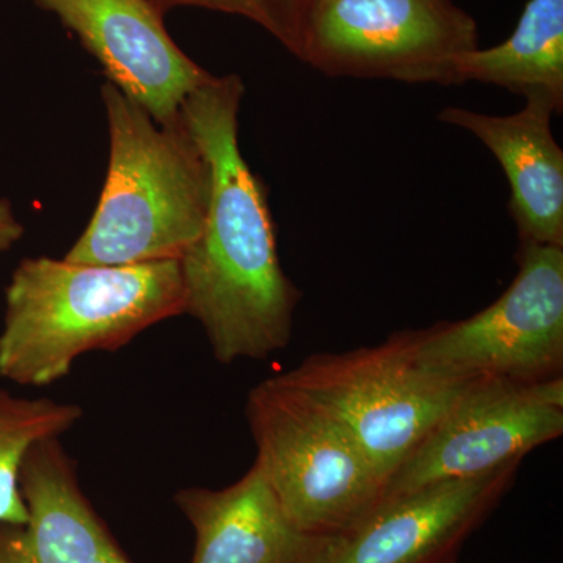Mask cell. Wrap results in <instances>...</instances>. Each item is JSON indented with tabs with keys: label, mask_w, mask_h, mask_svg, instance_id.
I'll return each mask as SVG.
<instances>
[{
	"label": "cell",
	"mask_w": 563,
	"mask_h": 563,
	"mask_svg": "<svg viewBox=\"0 0 563 563\" xmlns=\"http://www.w3.org/2000/svg\"><path fill=\"white\" fill-rule=\"evenodd\" d=\"M243 96L240 76H213L180 109L210 166L202 232L179 261L185 313L222 365L285 350L302 296L282 269L268 192L240 150Z\"/></svg>",
	"instance_id": "1"
},
{
	"label": "cell",
	"mask_w": 563,
	"mask_h": 563,
	"mask_svg": "<svg viewBox=\"0 0 563 563\" xmlns=\"http://www.w3.org/2000/svg\"><path fill=\"white\" fill-rule=\"evenodd\" d=\"M185 313L179 261L102 266L24 258L5 290L0 377L46 387L92 351L117 352Z\"/></svg>",
	"instance_id": "2"
},
{
	"label": "cell",
	"mask_w": 563,
	"mask_h": 563,
	"mask_svg": "<svg viewBox=\"0 0 563 563\" xmlns=\"http://www.w3.org/2000/svg\"><path fill=\"white\" fill-rule=\"evenodd\" d=\"M110 161L90 224L65 261L125 266L180 261L201 235L210 166L180 118L162 125L107 81Z\"/></svg>",
	"instance_id": "3"
},
{
	"label": "cell",
	"mask_w": 563,
	"mask_h": 563,
	"mask_svg": "<svg viewBox=\"0 0 563 563\" xmlns=\"http://www.w3.org/2000/svg\"><path fill=\"white\" fill-rule=\"evenodd\" d=\"M244 415L255 463L302 531L342 539L383 504L387 483L351 432L282 373L252 388Z\"/></svg>",
	"instance_id": "4"
},
{
	"label": "cell",
	"mask_w": 563,
	"mask_h": 563,
	"mask_svg": "<svg viewBox=\"0 0 563 563\" xmlns=\"http://www.w3.org/2000/svg\"><path fill=\"white\" fill-rule=\"evenodd\" d=\"M282 376L342 422L385 483L474 379L418 362L412 331L377 346L318 352Z\"/></svg>",
	"instance_id": "5"
},
{
	"label": "cell",
	"mask_w": 563,
	"mask_h": 563,
	"mask_svg": "<svg viewBox=\"0 0 563 563\" xmlns=\"http://www.w3.org/2000/svg\"><path fill=\"white\" fill-rule=\"evenodd\" d=\"M476 22L453 0H312L301 60L331 77L459 84Z\"/></svg>",
	"instance_id": "6"
},
{
	"label": "cell",
	"mask_w": 563,
	"mask_h": 563,
	"mask_svg": "<svg viewBox=\"0 0 563 563\" xmlns=\"http://www.w3.org/2000/svg\"><path fill=\"white\" fill-rule=\"evenodd\" d=\"M512 284L487 309L413 332L418 362L466 377L544 383L563 372V247L520 243Z\"/></svg>",
	"instance_id": "7"
},
{
	"label": "cell",
	"mask_w": 563,
	"mask_h": 563,
	"mask_svg": "<svg viewBox=\"0 0 563 563\" xmlns=\"http://www.w3.org/2000/svg\"><path fill=\"white\" fill-rule=\"evenodd\" d=\"M562 433L563 377L544 383L474 377L391 474L384 499L521 463Z\"/></svg>",
	"instance_id": "8"
},
{
	"label": "cell",
	"mask_w": 563,
	"mask_h": 563,
	"mask_svg": "<svg viewBox=\"0 0 563 563\" xmlns=\"http://www.w3.org/2000/svg\"><path fill=\"white\" fill-rule=\"evenodd\" d=\"M76 33L110 84L158 124H176L181 103L213 74L174 43L150 0H32Z\"/></svg>",
	"instance_id": "9"
},
{
	"label": "cell",
	"mask_w": 563,
	"mask_h": 563,
	"mask_svg": "<svg viewBox=\"0 0 563 563\" xmlns=\"http://www.w3.org/2000/svg\"><path fill=\"white\" fill-rule=\"evenodd\" d=\"M520 465L384 499L365 523L339 539L329 563H453L512 487Z\"/></svg>",
	"instance_id": "10"
},
{
	"label": "cell",
	"mask_w": 563,
	"mask_h": 563,
	"mask_svg": "<svg viewBox=\"0 0 563 563\" xmlns=\"http://www.w3.org/2000/svg\"><path fill=\"white\" fill-rule=\"evenodd\" d=\"M174 503L196 532L190 563H329L339 542L292 523L255 462L229 487L180 488Z\"/></svg>",
	"instance_id": "11"
},
{
	"label": "cell",
	"mask_w": 563,
	"mask_h": 563,
	"mask_svg": "<svg viewBox=\"0 0 563 563\" xmlns=\"http://www.w3.org/2000/svg\"><path fill=\"white\" fill-rule=\"evenodd\" d=\"M553 114L550 102L529 98L509 117L446 107L439 118L472 132L503 166L520 243L563 247V151L551 132Z\"/></svg>",
	"instance_id": "12"
},
{
	"label": "cell",
	"mask_w": 563,
	"mask_h": 563,
	"mask_svg": "<svg viewBox=\"0 0 563 563\" xmlns=\"http://www.w3.org/2000/svg\"><path fill=\"white\" fill-rule=\"evenodd\" d=\"M20 492L27 512L22 543L31 563H92L122 551L81 492L76 462L60 437L29 448Z\"/></svg>",
	"instance_id": "13"
},
{
	"label": "cell",
	"mask_w": 563,
	"mask_h": 563,
	"mask_svg": "<svg viewBox=\"0 0 563 563\" xmlns=\"http://www.w3.org/2000/svg\"><path fill=\"white\" fill-rule=\"evenodd\" d=\"M459 84L481 81L563 110V0H529L512 35L463 55Z\"/></svg>",
	"instance_id": "14"
},
{
	"label": "cell",
	"mask_w": 563,
	"mask_h": 563,
	"mask_svg": "<svg viewBox=\"0 0 563 563\" xmlns=\"http://www.w3.org/2000/svg\"><path fill=\"white\" fill-rule=\"evenodd\" d=\"M81 417L84 409L77 404L21 398L0 387V523H27L20 468L29 448L46 437H62Z\"/></svg>",
	"instance_id": "15"
},
{
	"label": "cell",
	"mask_w": 563,
	"mask_h": 563,
	"mask_svg": "<svg viewBox=\"0 0 563 563\" xmlns=\"http://www.w3.org/2000/svg\"><path fill=\"white\" fill-rule=\"evenodd\" d=\"M162 14L176 7L240 14L262 25L296 57H301L303 22L312 0H150Z\"/></svg>",
	"instance_id": "16"
},
{
	"label": "cell",
	"mask_w": 563,
	"mask_h": 563,
	"mask_svg": "<svg viewBox=\"0 0 563 563\" xmlns=\"http://www.w3.org/2000/svg\"><path fill=\"white\" fill-rule=\"evenodd\" d=\"M0 563H31L22 543V526L0 523ZM92 563L132 562L120 551Z\"/></svg>",
	"instance_id": "17"
},
{
	"label": "cell",
	"mask_w": 563,
	"mask_h": 563,
	"mask_svg": "<svg viewBox=\"0 0 563 563\" xmlns=\"http://www.w3.org/2000/svg\"><path fill=\"white\" fill-rule=\"evenodd\" d=\"M24 235V225L7 199H0V255L9 252Z\"/></svg>",
	"instance_id": "18"
}]
</instances>
